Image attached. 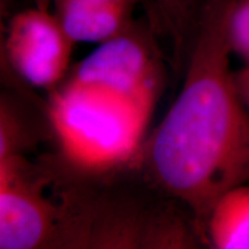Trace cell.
I'll return each instance as SVG.
<instances>
[{"instance_id":"277c9868","label":"cell","mask_w":249,"mask_h":249,"mask_svg":"<svg viewBox=\"0 0 249 249\" xmlns=\"http://www.w3.org/2000/svg\"><path fill=\"white\" fill-rule=\"evenodd\" d=\"M48 160H0V248L62 249L64 213Z\"/></svg>"},{"instance_id":"8fae6325","label":"cell","mask_w":249,"mask_h":249,"mask_svg":"<svg viewBox=\"0 0 249 249\" xmlns=\"http://www.w3.org/2000/svg\"><path fill=\"white\" fill-rule=\"evenodd\" d=\"M234 82L242 102L249 111V66L245 65L240 71H234Z\"/></svg>"},{"instance_id":"9c48e42d","label":"cell","mask_w":249,"mask_h":249,"mask_svg":"<svg viewBox=\"0 0 249 249\" xmlns=\"http://www.w3.org/2000/svg\"><path fill=\"white\" fill-rule=\"evenodd\" d=\"M207 246L249 249V185L235 187L214 204L207 224Z\"/></svg>"},{"instance_id":"30bf717a","label":"cell","mask_w":249,"mask_h":249,"mask_svg":"<svg viewBox=\"0 0 249 249\" xmlns=\"http://www.w3.org/2000/svg\"><path fill=\"white\" fill-rule=\"evenodd\" d=\"M232 53L249 66V0H234L229 20Z\"/></svg>"},{"instance_id":"7c38bea8","label":"cell","mask_w":249,"mask_h":249,"mask_svg":"<svg viewBox=\"0 0 249 249\" xmlns=\"http://www.w3.org/2000/svg\"><path fill=\"white\" fill-rule=\"evenodd\" d=\"M52 2H53V0H34L35 6H38V7L45 9H51Z\"/></svg>"},{"instance_id":"ba28073f","label":"cell","mask_w":249,"mask_h":249,"mask_svg":"<svg viewBox=\"0 0 249 249\" xmlns=\"http://www.w3.org/2000/svg\"><path fill=\"white\" fill-rule=\"evenodd\" d=\"M24 96L2 92L0 98V160L26 156L43 140L51 135L50 121L36 117L28 107Z\"/></svg>"},{"instance_id":"5b68a950","label":"cell","mask_w":249,"mask_h":249,"mask_svg":"<svg viewBox=\"0 0 249 249\" xmlns=\"http://www.w3.org/2000/svg\"><path fill=\"white\" fill-rule=\"evenodd\" d=\"M75 44L52 9L34 5L9 18L2 55L18 79L50 92L70 73Z\"/></svg>"},{"instance_id":"6da1fadb","label":"cell","mask_w":249,"mask_h":249,"mask_svg":"<svg viewBox=\"0 0 249 249\" xmlns=\"http://www.w3.org/2000/svg\"><path fill=\"white\" fill-rule=\"evenodd\" d=\"M234 0H210L178 97L132 164L191 211L207 246L214 204L249 182V111L231 70L229 20Z\"/></svg>"},{"instance_id":"52a82bcc","label":"cell","mask_w":249,"mask_h":249,"mask_svg":"<svg viewBox=\"0 0 249 249\" xmlns=\"http://www.w3.org/2000/svg\"><path fill=\"white\" fill-rule=\"evenodd\" d=\"M210 0H149L148 13L171 43V67L183 76Z\"/></svg>"},{"instance_id":"8992f818","label":"cell","mask_w":249,"mask_h":249,"mask_svg":"<svg viewBox=\"0 0 249 249\" xmlns=\"http://www.w3.org/2000/svg\"><path fill=\"white\" fill-rule=\"evenodd\" d=\"M145 0H53L52 11L75 43H101L130 26Z\"/></svg>"},{"instance_id":"7a4b0ae2","label":"cell","mask_w":249,"mask_h":249,"mask_svg":"<svg viewBox=\"0 0 249 249\" xmlns=\"http://www.w3.org/2000/svg\"><path fill=\"white\" fill-rule=\"evenodd\" d=\"M158 31L147 15L71 66L46 111L67 169L101 173L130 163L167 82Z\"/></svg>"},{"instance_id":"3957f363","label":"cell","mask_w":249,"mask_h":249,"mask_svg":"<svg viewBox=\"0 0 249 249\" xmlns=\"http://www.w3.org/2000/svg\"><path fill=\"white\" fill-rule=\"evenodd\" d=\"M64 249H192L203 245L191 211L132 163L101 173L60 166Z\"/></svg>"}]
</instances>
